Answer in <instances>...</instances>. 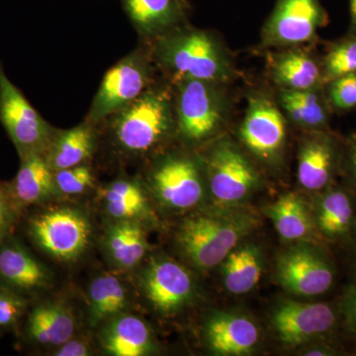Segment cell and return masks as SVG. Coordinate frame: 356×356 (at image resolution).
I'll return each instance as SVG.
<instances>
[{"label": "cell", "instance_id": "1f68e13d", "mask_svg": "<svg viewBox=\"0 0 356 356\" xmlns=\"http://www.w3.org/2000/svg\"><path fill=\"white\" fill-rule=\"evenodd\" d=\"M325 93L332 112L356 108V72L330 81L325 86Z\"/></svg>", "mask_w": 356, "mask_h": 356}, {"label": "cell", "instance_id": "d6986e66", "mask_svg": "<svg viewBox=\"0 0 356 356\" xmlns=\"http://www.w3.org/2000/svg\"><path fill=\"white\" fill-rule=\"evenodd\" d=\"M259 334L252 320L234 314H217L208 321L206 339L219 355H245L259 343Z\"/></svg>", "mask_w": 356, "mask_h": 356}, {"label": "cell", "instance_id": "f1b7e54d", "mask_svg": "<svg viewBox=\"0 0 356 356\" xmlns=\"http://www.w3.org/2000/svg\"><path fill=\"white\" fill-rule=\"evenodd\" d=\"M89 316L91 325L115 318L127 306V293L113 275H100L89 286Z\"/></svg>", "mask_w": 356, "mask_h": 356}, {"label": "cell", "instance_id": "8d00e7d4", "mask_svg": "<svg viewBox=\"0 0 356 356\" xmlns=\"http://www.w3.org/2000/svg\"><path fill=\"white\" fill-rule=\"evenodd\" d=\"M348 180L350 188L356 193V137L344 146L343 168Z\"/></svg>", "mask_w": 356, "mask_h": 356}, {"label": "cell", "instance_id": "8fae6325", "mask_svg": "<svg viewBox=\"0 0 356 356\" xmlns=\"http://www.w3.org/2000/svg\"><path fill=\"white\" fill-rule=\"evenodd\" d=\"M151 67L144 56L131 54L114 65L103 77L88 114V121L96 123L137 99L147 90Z\"/></svg>", "mask_w": 356, "mask_h": 356}, {"label": "cell", "instance_id": "3957f363", "mask_svg": "<svg viewBox=\"0 0 356 356\" xmlns=\"http://www.w3.org/2000/svg\"><path fill=\"white\" fill-rule=\"evenodd\" d=\"M254 225L243 215L193 217L180 227L178 243L194 266L209 269L224 261Z\"/></svg>", "mask_w": 356, "mask_h": 356}, {"label": "cell", "instance_id": "603a6c76", "mask_svg": "<svg viewBox=\"0 0 356 356\" xmlns=\"http://www.w3.org/2000/svg\"><path fill=\"white\" fill-rule=\"evenodd\" d=\"M102 346L109 355L143 356L153 350V337L144 321L135 316H120L103 332Z\"/></svg>", "mask_w": 356, "mask_h": 356}, {"label": "cell", "instance_id": "ab89813d", "mask_svg": "<svg viewBox=\"0 0 356 356\" xmlns=\"http://www.w3.org/2000/svg\"><path fill=\"white\" fill-rule=\"evenodd\" d=\"M351 243H353V264L351 266H353V280H356V231Z\"/></svg>", "mask_w": 356, "mask_h": 356}, {"label": "cell", "instance_id": "6da1fadb", "mask_svg": "<svg viewBox=\"0 0 356 356\" xmlns=\"http://www.w3.org/2000/svg\"><path fill=\"white\" fill-rule=\"evenodd\" d=\"M154 54L158 64L177 81L192 79L226 83L234 76L228 50L205 30L177 26L159 37Z\"/></svg>", "mask_w": 356, "mask_h": 356}, {"label": "cell", "instance_id": "277c9868", "mask_svg": "<svg viewBox=\"0 0 356 356\" xmlns=\"http://www.w3.org/2000/svg\"><path fill=\"white\" fill-rule=\"evenodd\" d=\"M177 81L175 115L180 135L193 143L212 137L228 115L224 83L192 79Z\"/></svg>", "mask_w": 356, "mask_h": 356}, {"label": "cell", "instance_id": "30bf717a", "mask_svg": "<svg viewBox=\"0 0 356 356\" xmlns=\"http://www.w3.org/2000/svg\"><path fill=\"white\" fill-rule=\"evenodd\" d=\"M206 173L213 197L222 204L247 198L259 186V173L245 154L229 140H221L206 159Z\"/></svg>", "mask_w": 356, "mask_h": 356}, {"label": "cell", "instance_id": "ba28073f", "mask_svg": "<svg viewBox=\"0 0 356 356\" xmlns=\"http://www.w3.org/2000/svg\"><path fill=\"white\" fill-rule=\"evenodd\" d=\"M341 321L339 304L283 301L273 314L274 331L283 343L297 346L309 341H327Z\"/></svg>", "mask_w": 356, "mask_h": 356}, {"label": "cell", "instance_id": "484cf974", "mask_svg": "<svg viewBox=\"0 0 356 356\" xmlns=\"http://www.w3.org/2000/svg\"><path fill=\"white\" fill-rule=\"evenodd\" d=\"M266 212L283 240L297 241L309 238L317 229L314 215L307 204L296 194L282 196L269 206Z\"/></svg>", "mask_w": 356, "mask_h": 356}, {"label": "cell", "instance_id": "52a82bcc", "mask_svg": "<svg viewBox=\"0 0 356 356\" xmlns=\"http://www.w3.org/2000/svg\"><path fill=\"white\" fill-rule=\"evenodd\" d=\"M90 233L88 218L72 208L47 211L30 222V235L36 245L62 261L79 259L88 248Z\"/></svg>", "mask_w": 356, "mask_h": 356}, {"label": "cell", "instance_id": "7a4b0ae2", "mask_svg": "<svg viewBox=\"0 0 356 356\" xmlns=\"http://www.w3.org/2000/svg\"><path fill=\"white\" fill-rule=\"evenodd\" d=\"M175 122L168 91L147 89L137 99L117 112L114 135L126 151L145 153L170 135Z\"/></svg>", "mask_w": 356, "mask_h": 356}, {"label": "cell", "instance_id": "b9f144b4", "mask_svg": "<svg viewBox=\"0 0 356 356\" xmlns=\"http://www.w3.org/2000/svg\"><path fill=\"white\" fill-rule=\"evenodd\" d=\"M1 188H2V187H1V186H0V189H1Z\"/></svg>", "mask_w": 356, "mask_h": 356}, {"label": "cell", "instance_id": "4fadbf2b", "mask_svg": "<svg viewBox=\"0 0 356 356\" xmlns=\"http://www.w3.org/2000/svg\"><path fill=\"white\" fill-rule=\"evenodd\" d=\"M344 146L331 131H310L299 149L297 177L306 191L322 192L343 168Z\"/></svg>", "mask_w": 356, "mask_h": 356}, {"label": "cell", "instance_id": "ffe728a7", "mask_svg": "<svg viewBox=\"0 0 356 356\" xmlns=\"http://www.w3.org/2000/svg\"><path fill=\"white\" fill-rule=\"evenodd\" d=\"M50 280L46 267L20 243L0 245V281L4 288L17 293L42 289Z\"/></svg>", "mask_w": 356, "mask_h": 356}, {"label": "cell", "instance_id": "7402d4cb", "mask_svg": "<svg viewBox=\"0 0 356 356\" xmlns=\"http://www.w3.org/2000/svg\"><path fill=\"white\" fill-rule=\"evenodd\" d=\"M278 104L294 125L309 131L330 130L332 113L324 88L311 90H280Z\"/></svg>", "mask_w": 356, "mask_h": 356}, {"label": "cell", "instance_id": "d6a6232c", "mask_svg": "<svg viewBox=\"0 0 356 356\" xmlns=\"http://www.w3.org/2000/svg\"><path fill=\"white\" fill-rule=\"evenodd\" d=\"M58 192L65 195H79L92 188L95 175L89 166L84 165L54 172Z\"/></svg>", "mask_w": 356, "mask_h": 356}, {"label": "cell", "instance_id": "cb8c5ba5", "mask_svg": "<svg viewBox=\"0 0 356 356\" xmlns=\"http://www.w3.org/2000/svg\"><path fill=\"white\" fill-rule=\"evenodd\" d=\"M74 316L58 304L37 306L28 318V336L43 346H62L74 337Z\"/></svg>", "mask_w": 356, "mask_h": 356}, {"label": "cell", "instance_id": "836d02e7", "mask_svg": "<svg viewBox=\"0 0 356 356\" xmlns=\"http://www.w3.org/2000/svg\"><path fill=\"white\" fill-rule=\"evenodd\" d=\"M26 301L19 293L0 288V327H13L24 313Z\"/></svg>", "mask_w": 356, "mask_h": 356}, {"label": "cell", "instance_id": "44dd1931", "mask_svg": "<svg viewBox=\"0 0 356 356\" xmlns=\"http://www.w3.org/2000/svg\"><path fill=\"white\" fill-rule=\"evenodd\" d=\"M124 8L136 29L146 36H161L181 24L186 0H123Z\"/></svg>", "mask_w": 356, "mask_h": 356}, {"label": "cell", "instance_id": "f546056e", "mask_svg": "<svg viewBox=\"0 0 356 356\" xmlns=\"http://www.w3.org/2000/svg\"><path fill=\"white\" fill-rule=\"evenodd\" d=\"M107 212L118 221H136L147 215V200L142 188L130 180H116L103 193Z\"/></svg>", "mask_w": 356, "mask_h": 356}, {"label": "cell", "instance_id": "5bb4252c", "mask_svg": "<svg viewBox=\"0 0 356 356\" xmlns=\"http://www.w3.org/2000/svg\"><path fill=\"white\" fill-rule=\"evenodd\" d=\"M159 200L175 209L193 207L203 196L200 168L187 156H170L161 161L152 175Z\"/></svg>", "mask_w": 356, "mask_h": 356}, {"label": "cell", "instance_id": "d590c367", "mask_svg": "<svg viewBox=\"0 0 356 356\" xmlns=\"http://www.w3.org/2000/svg\"><path fill=\"white\" fill-rule=\"evenodd\" d=\"M16 211L17 209L7 192L0 189V245L6 240L13 228Z\"/></svg>", "mask_w": 356, "mask_h": 356}, {"label": "cell", "instance_id": "4316f807", "mask_svg": "<svg viewBox=\"0 0 356 356\" xmlns=\"http://www.w3.org/2000/svg\"><path fill=\"white\" fill-rule=\"evenodd\" d=\"M106 248L112 261L121 268H133L146 254V233L137 221H118L109 229Z\"/></svg>", "mask_w": 356, "mask_h": 356}, {"label": "cell", "instance_id": "5b68a950", "mask_svg": "<svg viewBox=\"0 0 356 356\" xmlns=\"http://www.w3.org/2000/svg\"><path fill=\"white\" fill-rule=\"evenodd\" d=\"M0 122L20 158L44 154L50 147L53 128L42 118L19 89L7 77L0 62Z\"/></svg>", "mask_w": 356, "mask_h": 356}, {"label": "cell", "instance_id": "7c38bea8", "mask_svg": "<svg viewBox=\"0 0 356 356\" xmlns=\"http://www.w3.org/2000/svg\"><path fill=\"white\" fill-rule=\"evenodd\" d=\"M240 136L255 156L264 161H276L286 140V117L270 98L250 96Z\"/></svg>", "mask_w": 356, "mask_h": 356}, {"label": "cell", "instance_id": "8992f818", "mask_svg": "<svg viewBox=\"0 0 356 356\" xmlns=\"http://www.w3.org/2000/svg\"><path fill=\"white\" fill-rule=\"evenodd\" d=\"M327 22L320 0H277L262 28L261 44L286 49L311 43Z\"/></svg>", "mask_w": 356, "mask_h": 356}, {"label": "cell", "instance_id": "2e32d148", "mask_svg": "<svg viewBox=\"0 0 356 356\" xmlns=\"http://www.w3.org/2000/svg\"><path fill=\"white\" fill-rule=\"evenodd\" d=\"M356 193L351 188L334 186L322 191L315 218L318 233L330 242H353L356 231Z\"/></svg>", "mask_w": 356, "mask_h": 356}, {"label": "cell", "instance_id": "e0dca14e", "mask_svg": "<svg viewBox=\"0 0 356 356\" xmlns=\"http://www.w3.org/2000/svg\"><path fill=\"white\" fill-rule=\"evenodd\" d=\"M286 48L270 56L268 74L280 90L302 91L324 88L321 60L306 51Z\"/></svg>", "mask_w": 356, "mask_h": 356}, {"label": "cell", "instance_id": "9a60e30c", "mask_svg": "<svg viewBox=\"0 0 356 356\" xmlns=\"http://www.w3.org/2000/svg\"><path fill=\"white\" fill-rule=\"evenodd\" d=\"M147 299L156 310L172 313L191 299L193 282L186 269L168 259L154 261L144 276Z\"/></svg>", "mask_w": 356, "mask_h": 356}, {"label": "cell", "instance_id": "74e56055", "mask_svg": "<svg viewBox=\"0 0 356 356\" xmlns=\"http://www.w3.org/2000/svg\"><path fill=\"white\" fill-rule=\"evenodd\" d=\"M88 344L81 339H69L62 346H58V350L55 355L57 356H86L90 355Z\"/></svg>", "mask_w": 356, "mask_h": 356}, {"label": "cell", "instance_id": "f35d334b", "mask_svg": "<svg viewBox=\"0 0 356 356\" xmlns=\"http://www.w3.org/2000/svg\"><path fill=\"white\" fill-rule=\"evenodd\" d=\"M348 6L350 15V31L356 33V0H348Z\"/></svg>", "mask_w": 356, "mask_h": 356}, {"label": "cell", "instance_id": "60d3db41", "mask_svg": "<svg viewBox=\"0 0 356 356\" xmlns=\"http://www.w3.org/2000/svg\"><path fill=\"white\" fill-rule=\"evenodd\" d=\"M353 355H356V344H355V348H353Z\"/></svg>", "mask_w": 356, "mask_h": 356}, {"label": "cell", "instance_id": "ac0fdd59", "mask_svg": "<svg viewBox=\"0 0 356 356\" xmlns=\"http://www.w3.org/2000/svg\"><path fill=\"white\" fill-rule=\"evenodd\" d=\"M20 159L19 170L7 191L16 209L44 202L58 192L54 170L44 154H28Z\"/></svg>", "mask_w": 356, "mask_h": 356}, {"label": "cell", "instance_id": "d4e9b609", "mask_svg": "<svg viewBox=\"0 0 356 356\" xmlns=\"http://www.w3.org/2000/svg\"><path fill=\"white\" fill-rule=\"evenodd\" d=\"M95 135L88 124L64 131L53 140L44 153L54 172L83 165L93 153Z\"/></svg>", "mask_w": 356, "mask_h": 356}, {"label": "cell", "instance_id": "4dcf8cb0", "mask_svg": "<svg viewBox=\"0 0 356 356\" xmlns=\"http://www.w3.org/2000/svg\"><path fill=\"white\" fill-rule=\"evenodd\" d=\"M325 86L337 77L356 72V33L348 31L327 47L321 60Z\"/></svg>", "mask_w": 356, "mask_h": 356}, {"label": "cell", "instance_id": "9c48e42d", "mask_svg": "<svg viewBox=\"0 0 356 356\" xmlns=\"http://www.w3.org/2000/svg\"><path fill=\"white\" fill-rule=\"evenodd\" d=\"M276 275L288 291L314 297L332 289L337 269L323 248L308 245L293 248L281 254L276 264Z\"/></svg>", "mask_w": 356, "mask_h": 356}, {"label": "cell", "instance_id": "e575fe53", "mask_svg": "<svg viewBox=\"0 0 356 356\" xmlns=\"http://www.w3.org/2000/svg\"><path fill=\"white\" fill-rule=\"evenodd\" d=\"M341 321L346 331L356 337V280L346 288L339 302Z\"/></svg>", "mask_w": 356, "mask_h": 356}, {"label": "cell", "instance_id": "83f0119b", "mask_svg": "<svg viewBox=\"0 0 356 356\" xmlns=\"http://www.w3.org/2000/svg\"><path fill=\"white\" fill-rule=\"evenodd\" d=\"M222 277L225 286L233 294L252 291L261 280V254L254 245L234 250L225 259Z\"/></svg>", "mask_w": 356, "mask_h": 356}]
</instances>
